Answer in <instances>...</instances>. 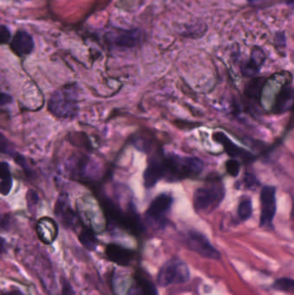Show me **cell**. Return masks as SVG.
<instances>
[{"instance_id":"cell-1","label":"cell","mask_w":294,"mask_h":295,"mask_svg":"<svg viewBox=\"0 0 294 295\" xmlns=\"http://www.w3.org/2000/svg\"><path fill=\"white\" fill-rule=\"evenodd\" d=\"M161 163L163 178L172 182L198 176L204 168L202 161L199 158L180 157L177 155H169L161 160Z\"/></svg>"},{"instance_id":"cell-2","label":"cell","mask_w":294,"mask_h":295,"mask_svg":"<svg viewBox=\"0 0 294 295\" xmlns=\"http://www.w3.org/2000/svg\"><path fill=\"white\" fill-rule=\"evenodd\" d=\"M78 88L75 85H68L56 90L49 101V110L60 118H71L79 111Z\"/></svg>"},{"instance_id":"cell-3","label":"cell","mask_w":294,"mask_h":295,"mask_svg":"<svg viewBox=\"0 0 294 295\" xmlns=\"http://www.w3.org/2000/svg\"><path fill=\"white\" fill-rule=\"evenodd\" d=\"M224 197V185L213 182L197 189L193 196V206L198 212L210 213L220 206Z\"/></svg>"},{"instance_id":"cell-4","label":"cell","mask_w":294,"mask_h":295,"mask_svg":"<svg viewBox=\"0 0 294 295\" xmlns=\"http://www.w3.org/2000/svg\"><path fill=\"white\" fill-rule=\"evenodd\" d=\"M190 279V271L184 261L180 259H172L167 261L160 269L157 283L165 287L171 284L187 282Z\"/></svg>"},{"instance_id":"cell-5","label":"cell","mask_w":294,"mask_h":295,"mask_svg":"<svg viewBox=\"0 0 294 295\" xmlns=\"http://www.w3.org/2000/svg\"><path fill=\"white\" fill-rule=\"evenodd\" d=\"M275 213V188L272 186H265L260 193V226L267 227L272 225Z\"/></svg>"},{"instance_id":"cell-6","label":"cell","mask_w":294,"mask_h":295,"mask_svg":"<svg viewBox=\"0 0 294 295\" xmlns=\"http://www.w3.org/2000/svg\"><path fill=\"white\" fill-rule=\"evenodd\" d=\"M187 244L191 250L202 255L205 258L220 260L219 251L215 249L203 234L197 231H191L187 236Z\"/></svg>"},{"instance_id":"cell-7","label":"cell","mask_w":294,"mask_h":295,"mask_svg":"<svg viewBox=\"0 0 294 295\" xmlns=\"http://www.w3.org/2000/svg\"><path fill=\"white\" fill-rule=\"evenodd\" d=\"M173 201V197L170 194H160L152 201L146 212L148 219L153 223L163 224L167 213L171 208Z\"/></svg>"},{"instance_id":"cell-8","label":"cell","mask_w":294,"mask_h":295,"mask_svg":"<svg viewBox=\"0 0 294 295\" xmlns=\"http://www.w3.org/2000/svg\"><path fill=\"white\" fill-rule=\"evenodd\" d=\"M55 213L59 221L68 229H74L79 225L80 220L74 210L72 209L67 197H59L55 203Z\"/></svg>"},{"instance_id":"cell-9","label":"cell","mask_w":294,"mask_h":295,"mask_svg":"<svg viewBox=\"0 0 294 295\" xmlns=\"http://www.w3.org/2000/svg\"><path fill=\"white\" fill-rule=\"evenodd\" d=\"M105 255L110 261L119 266H128L135 257V252L116 243H110L105 248Z\"/></svg>"},{"instance_id":"cell-10","label":"cell","mask_w":294,"mask_h":295,"mask_svg":"<svg viewBox=\"0 0 294 295\" xmlns=\"http://www.w3.org/2000/svg\"><path fill=\"white\" fill-rule=\"evenodd\" d=\"M37 236L45 244H51L58 236V225L52 218L44 217L38 220L37 224Z\"/></svg>"},{"instance_id":"cell-11","label":"cell","mask_w":294,"mask_h":295,"mask_svg":"<svg viewBox=\"0 0 294 295\" xmlns=\"http://www.w3.org/2000/svg\"><path fill=\"white\" fill-rule=\"evenodd\" d=\"M126 295H157V290L153 283L146 277L141 274H135Z\"/></svg>"},{"instance_id":"cell-12","label":"cell","mask_w":294,"mask_h":295,"mask_svg":"<svg viewBox=\"0 0 294 295\" xmlns=\"http://www.w3.org/2000/svg\"><path fill=\"white\" fill-rule=\"evenodd\" d=\"M11 47L18 56H27L34 49V42L27 32L19 31L13 37Z\"/></svg>"},{"instance_id":"cell-13","label":"cell","mask_w":294,"mask_h":295,"mask_svg":"<svg viewBox=\"0 0 294 295\" xmlns=\"http://www.w3.org/2000/svg\"><path fill=\"white\" fill-rule=\"evenodd\" d=\"M213 139L218 143L223 145L225 152L232 158H238L239 157V158H245V159H247L248 157H251L250 153H248V151L243 150L239 146H237L235 142H233L223 132L214 133Z\"/></svg>"},{"instance_id":"cell-14","label":"cell","mask_w":294,"mask_h":295,"mask_svg":"<svg viewBox=\"0 0 294 295\" xmlns=\"http://www.w3.org/2000/svg\"><path fill=\"white\" fill-rule=\"evenodd\" d=\"M162 179L163 178L161 160L152 159L149 163L147 169L144 171V185L147 188H152Z\"/></svg>"},{"instance_id":"cell-15","label":"cell","mask_w":294,"mask_h":295,"mask_svg":"<svg viewBox=\"0 0 294 295\" xmlns=\"http://www.w3.org/2000/svg\"><path fill=\"white\" fill-rule=\"evenodd\" d=\"M293 102V90L291 86L283 87L276 95L273 108L275 112H284L291 108Z\"/></svg>"},{"instance_id":"cell-16","label":"cell","mask_w":294,"mask_h":295,"mask_svg":"<svg viewBox=\"0 0 294 295\" xmlns=\"http://www.w3.org/2000/svg\"><path fill=\"white\" fill-rule=\"evenodd\" d=\"M264 61H265V55L263 51L259 48H255L252 51L251 58L242 68V73L246 76L255 75L260 70Z\"/></svg>"},{"instance_id":"cell-17","label":"cell","mask_w":294,"mask_h":295,"mask_svg":"<svg viewBox=\"0 0 294 295\" xmlns=\"http://www.w3.org/2000/svg\"><path fill=\"white\" fill-rule=\"evenodd\" d=\"M139 37L137 31H122L114 38V43L122 48H132L137 44Z\"/></svg>"},{"instance_id":"cell-18","label":"cell","mask_w":294,"mask_h":295,"mask_svg":"<svg viewBox=\"0 0 294 295\" xmlns=\"http://www.w3.org/2000/svg\"><path fill=\"white\" fill-rule=\"evenodd\" d=\"M13 178L10 171L9 164L0 163V194L7 196L13 188Z\"/></svg>"},{"instance_id":"cell-19","label":"cell","mask_w":294,"mask_h":295,"mask_svg":"<svg viewBox=\"0 0 294 295\" xmlns=\"http://www.w3.org/2000/svg\"><path fill=\"white\" fill-rule=\"evenodd\" d=\"M79 240L80 243L86 248L87 250L92 251L95 250L97 246H98V239L96 237V235L92 229L89 227H84L81 229L80 234H79Z\"/></svg>"},{"instance_id":"cell-20","label":"cell","mask_w":294,"mask_h":295,"mask_svg":"<svg viewBox=\"0 0 294 295\" xmlns=\"http://www.w3.org/2000/svg\"><path fill=\"white\" fill-rule=\"evenodd\" d=\"M252 212H253V208H252L251 200L248 197L242 198L240 201L238 210H237L240 219L242 221H247L251 217Z\"/></svg>"},{"instance_id":"cell-21","label":"cell","mask_w":294,"mask_h":295,"mask_svg":"<svg viewBox=\"0 0 294 295\" xmlns=\"http://www.w3.org/2000/svg\"><path fill=\"white\" fill-rule=\"evenodd\" d=\"M273 288L283 292H292L294 288V281L289 278H281L275 280L273 283Z\"/></svg>"},{"instance_id":"cell-22","label":"cell","mask_w":294,"mask_h":295,"mask_svg":"<svg viewBox=\"0 0 294 295\" xmlns=\"http://www.w3.org/2000/svg\"><path fill=\"white\" fill-rule=\"evenodd\" d=\"M226 170L232 177H236L240 172V163L236 159H231L226 163Z\"/></svg>"},{"instance_id":"cell-23","label":"cell","mask_w":294,"mask_h":295,"mask_svg":"<svg viewBox=\"0 0 294 295\" xmlns=\"http://www.w3.org/2000/svg\"><path fill=\"white\" fill-rule=\"evenodd\" d=\"M0 153H4V154L11 153L9 141L2 133H0Z\"/></svg>"},{"instance_id":"cell-24","label":"cell","mask_w":294,"mask_h":295,"mask_svg":"<svg viewBox=\"0 0 294 295\" xmlns=\"http://www.w3.org/2000/svg\"><path fill=\"white\" fill-rule=\"evenodd\" d=\"M27 202L28 206L31 209L32 207L37 206V202H38V196H37V193L34 190L28 191Z\"/></svg>"},{"instance_id":"cell-25","label":"cell","mask_w":294,"mask_h":295,"mask_svg":"<svg viewBox=\"0 0 294 295\" xmlns=\"http://www.w3.org/2000/svg\"><path fill=\"white\" fill-rule=\"evenodd\" d=\"M11 38L9 30L5 25H0V44H6Z\"/></svg>"},{"instance_id":"cell-26","label":"cell","mask_w":294,"mask_h":295,"mask_svg":"<svg viewBox=\"0 0 294 295\" xmlns=\"http://www.w3.org/2000/svg\"><path fill=\"white\" fill-rule=\"evenodd\" d=\"M12 225L11 218L8 214H0V229L8 231Z\"/></svg>"},{"instance_id":"cell-27","label":"cell","mask_w":294,"mask_h":295,"mask_svg":"<svg viewBox=\"0 0 294 295\" xmlns=\"http://www.w3.org/2000/svg\"><path fill=\"white\" fill-rule=\"evenodd\" d=\"M12 102H13L12 96L5 93V92H0V107L4 106V105H8Z\"/></svg>"},{"instance_id":"cell-28","label":"cell","mask_w":294,"mask_h":295,"mask_svg":"<svg viewBox=\"0 0 294 295\" xmlns=\"http://www.w3.org/2000/svg\"><path fill=\"white\" fill-rule=\"evenodd\" d=\"M62 295H75L73 286H71L70 283L64 282L62 287Z\"/></svg>"},{"instance_id":"cell-29","label":"cell","mask_w":294,"mask_h":295,"mask_svg":"<svg viewBox=\"0 0 294 295\" xmlns=\"http://www.w3.org/2000/svg\"><path fill=\"white\" fill-rule=\"evenodd\" d=\"M6 245H7L6 240L2 238V237H0V255H2V254L6 252V250H7Z\"/></svg>"}]
</instances>
